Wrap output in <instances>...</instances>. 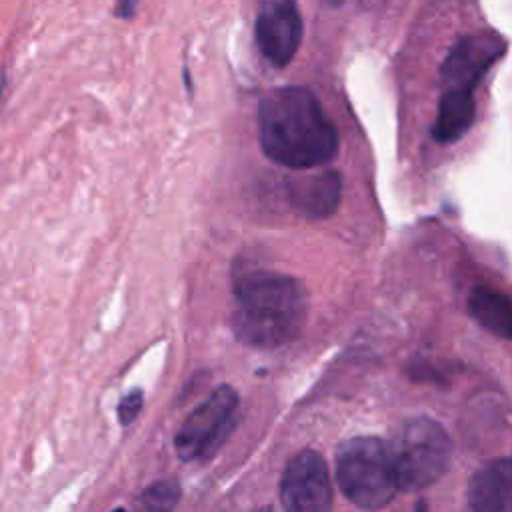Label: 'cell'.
<instances>
[{
  "label": "cell",
  "instance_id": "6da1fadb",
  "mask_svg": "<svg viewBox=\"0 0 512 512\" xmlns=\"http://www.w3.org/2000/svg\"><path fill=\"white\" fill-rule=\"evenodd\" d=\"M258 138L270 160L294 170L318 168L338 150L336 128L304 86H280L260 100Z\"/></svg>",
  "mask_w": 512,
  "mask_h": 512
},
{
  "label": "cell",
  "instance_id": "7a4b0ae2",
  "mask_svg": "<svg viewBox=\"0 0 512 512\" xmlns=\"http://www.w3.org/2000/svg\"><path fill=\"white\" fill-rule=\"evenodd\" d=\"M232 330L256 348H276L298 336L306 318V294L296 278L250 270L234 282Z\"/></svg>",
  "mask_w": 512,
  "mask_h": 512
},
{
  "label": "cell",
  "instance_id": "3957f363",
  "mask_svg": "<svg viewBox=\"0 0 512 512\" xmlns=\"http://www.w3.org/2000/svg\"><path fill=\"white\" fill-rule=\"evenodd\" d=\"M388 454L400 490L416 492L438 482L452 462V440L428 416L406 420L390 438Z\"/></svg>",
  "mask_w": 512,
  "mask_h": 512
},
{
  "label": "cell",
  "instance_id": "277c9868",
  "mask_svg": "<svg viewBox=\"0 0 512 512\" xmlns=\"http://www.w3.org/2000/svg\"><path fill=\"white\" fill-rule=\"evenodd\" d=\"M336 482L360 508H384L400 490L388 444L372 436L344 440L336 450Z\"/></svg>",
  "mask_w": 512,
  "mask_h": 512
},
{
  "label": "cell",
  "instance_id": "5b68a950",
  "mask_svg": "<svg viewBox=\"0 0 512 512\" xmlns=\"http://www.w3.org/2000/svg\"><path fill=\"white\" fill-rule=\"evenodd\" d=\"M238 408V394L232 386H218L198 404L176 432L174 446L182 460H196L210 454L232 428Z\"/></svg>",
  "mask_w": 512,
  "mask_h": 512
},
{
  "label": "cell",
  "instance_id": "8992f818",
  "mask_svg": "<svg viewBox=\"0 0 512 512\" xmlns=\"http://www.w3.org/2000/svg\"><path fill=\"white\" fill-rule=\"evenodd\" d=\"M504 52L506 40L496 32H480L460 38L440 66L442 88L474 94L478 82Z\"/></svg>",
  "mask_w": 512,
  "mask_h": 512
},
{
  "label": "cell",
  "instance_id": "52a82bcc",
  "mask_svg": "<svg viewBox=\"0 0 512 512\" xmlns=\"http://www.w3.org/2000/svg\"><path fill=\"white\" fill-rule=\"evenodd\" d=\"M286 512H328L332 482L324 458L314 450L298 452L286 466L280 482Z\"/></svg>",
  "mask_w": 512,
  "mask_h": 512
},
{
  "label": "cell",
  "instance_id": "ba28073f",
  "mask_svg": "<svg viewBox=\"0 0 512 512\" xmlns=\"http://www.w3.org/2000/svg\"><path fill=\"white\" fill-rule=\"evenodd\" d=\"M254 36L262 56L274 66L292 62L302 40V16L296 0H260Z\"/></svg>",
  "mask_w": 512,
  "mask_h": 512
},
{
  "label": "cell",
  "instance_id": "9c48e42d",
  "mask_svg": "<svg viewBox=\"0 0 512 512\" xmlns=\"http://www.w3.org/2000/svg\"><path fill=\"white\" fill-rule=\"evenodd\" d=\"M292 206L310 218L330 216L342 196V178L336 170H316L288 180Z\"/></svg>",
  "mask_w": 512,
  "mask_h": 512
},
{
  "label": "cell",
  "instance_id": "30bf717a",
  "mask_svg": "<svg viewBox=\"0 0 512 512\" xmlns=\"http://www.w3.org/2000/svg\"><path fill=\"white\" fill-rule=\"evenodd\" d=\"M468 504L472 512H512V458H496L472 474Z\"/></svg>",
  "mask_w": 512,
  "mask_h": 512
},
{
  "label": "cell",
  "instance_id": "8fae6325",
  "mask_svg": "<svg viewBox=\"0 0 512 512\" xmlns=\"http://www.w3.org/2000/svg\"><path fill=\"white\" fill-rule=\"evenodd\" d=\"M476 116V104L474 96L470 92H458V90H444L438 114L432 124V138L440 144H448L464 136Z\"/></svg>",
  "mask_w": 512,
  "mask_h": 512
},
{
  "label": "cell",
  "instance_id": "7c38bea8",
  "mask_svg": "<svg viewBox=\"0 0 512 512\" xmlns=\"http://www.w3.org/2000/svg\"><path fill=\"white\" fill-rule=\"evenodd\" d=\"M472 318L492 334L512 340V300L492 288H474L468 298Z\"/></svg>",
  "mask_w": 512,
  "mask_h": 512
},
{
  "label": "cell",
  "instance_id": "4fadbf2b",
  "mask_svg": "<svg viewBox=\"0 0 512 512\" xmlns=\"http://www.w3.org/2000/svg\"><path fill=\"white\" fill-rule=\"evenodd\" d=\"M178 500L180 484L176 480H158L140 494L136 512H172Z\"/></svg>",
  "mask_w": 512,
  "mask_h": 512
},
{
  "label": "cell",
  "instance_id": "5bb4252c",
  "mask_svg": "<svg viewBox=\"0 0 512 512\" xmlns=\"http://www.w3.org/2000/svg\"><path fill=\"white\" fill-rule=\"evenodd\" d=\"M142 408V390L128 392L118 404V418L122 424H130Z\"/></svg>",
  "mask_w": 512,
  "mask_h": 512
},
{
  "label": "cell",
  "instance_id": "9a60e30c",
  "mask_svg": "<svg viewBox=\"0 0 512 512\" xmlns=\"http://www.w3.org/2000/svg\"><path fill=\"white\" fill-rule=\"evenodd\" d=\"M136 6H138V0H116L114 14L118 18H132L136 12Z\"/></svg>",
  "mask_w": 512,
  "mask_h": 512
},
{
  "label": "cell",
  "instance_id": "2e32d148",
  "mask_svg": "<svg viewBox=\"0 0 512 512\" xmlns=\"http://www.w3.org/2000/svg\"><path fill=\"white\" fill-rule=\"evenodd\" d=\"M254 512H272V508H270V506H260V508H256Z\"/></svg>",
  "mask_w": 512,
  "mask_h": 512
},
{
  "label": "cell",
  "instance_id": "e0dca14e",
  "mask_svg": "<svg viewBox=\"0 0 512 512\" xmlns=\"http://www.w3.org/2000/svg\"><path fill=\"white\" fill-rule=\"evenodd\" d=\"M114 512H124V510H122V508H116V510H114Z\"/></svg>",
  "mask_w": 512,
  "mask_h": 512
}]
</instances>
